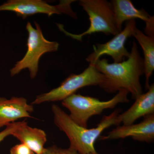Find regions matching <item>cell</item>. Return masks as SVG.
Returning a JSON list of instances; mask_svg holds the SVG:
<instances>
[{"mask_svg": "<svg viewBox=\"0 0 154 154\" xmlns=\"http://www.w3.org/2000/svg\"><path fill=\"white\" fill-rule=\"evenodd\" d=\"M33 110V105L28 104L23 97H0V128L20 119L31 117Z\"/></svg>", "mask_w": 154, "mask_h": 154, "instance_id": "obj_11", "label": "cell"}, {"mask_svg": "<svg viewBox=\"0 0 154 154\" xmlns=\"http://www.w3.org/2000/svg\"><path fill=\"white\" fill-rule=\"evenodd\" d=\"M132 137L134 140L150 143L154 140V114L146 116L143 120L136 124L119 125L107 133L105 136H100L101 140H116Z\"/></svg>", "mask_w": 154, "mask_h": 154, "instance_id": "obj_10", "label": "cell"}, {"mask_svg": "<svg viewBox=\"0 0 154 154\" xmlns=\"http://www.w3.org/2000/svg\"><path fill=\"white\" fill-rule=\"evenodd\" d=\"M52 111L56 125L68 137L70 148L79 154H97L95 143L105 130L112 125H120L118 115L121 110L116 109L110 115L104 116L96 127L88 128L75 123L57 105H52Z\"/></svg>", "mask_w": 154, "mask_h": 154, "instance_id": "obj_2", "label": "cell"}, {"mask_svg": "<svg viewBox=\"0 0 154 154\" xmlns=\"http://www.w3.org/2000/svg\"><path fill=\"white\" fill-rule=\"evenodd\" d=\"M42 154H79L74 150L69 148L63 149L56 146H52L45 148Z\"/></svg>", "mask_w": 154, "mask_h": 154, "instance_id": "obj_15", "label": "cell"}, {"mask_svg": "<svg viewBox=\"0 0 154 154\" xmlns=\"http://www.w3.org/2000/svg\"><path fill=\"white\" fill-rule=\"evenodd\" d=\"M12 135L17 138L21 143L28 147L36 154H42L45 148L47 136L44 131L29 126L25 121L17 128Z\"/></svg>", "mask_w": 154, "mask_h": 154, "instance_id": "obj_13", "label": "cell"}, {"mask_svg": "<svg viewBox=\"0 0 154 154\" xmlns=\"http://www.w3.org/2000/svg\"><path fill=\"white\" fill-rule=\"evenodd\" d=\"M147 91L135 99V102L129 109L118 115L119 124H133L140 117L154 114V84L150 85Z\"/></svg>", "mask_w": 154, "mask_h": 154, "instance_id": "obj_12", "label": "cell"}, {"mask_svg": "<svg viewBox=\"0 0 154 154\" xmlns=\"http://www.w3.org/2000/svg\"></svg>", "mask_w": 154, "mask_h": 154, "instance_id": "obj_18", "label": "cell"}, {"mask_svg": "<svg viewBox=\"0 0 154 154\" xmlns=\"http://www.w3.org/2000/svg\"><path fill=\"white\" fill-rule=\"evenodd\" d=\"M130 53L129 57L122 62L110 63L106 59L100 58L93 64L105 78L100 87L104 91L114 93L125 90L135 99L143 94L140 78L144 74L143 59L134 41Z\"/></svg>", "mask_w": 154, "mask_h": 154, "instance_id": "obj_1", "label": "cell"}, {"mask_svg": "<svg viewBox=\"0 0 154 154\" xmlns=\"http://www.w3.org/2000/svg\"><path fill=\"white\" fill-rule=\"evenodd\" d=\"M10 154H35L24 144H19L13 146L10 150Z\"/></svg>", "mask_w": 154, "mask_h": 154, "instance_id": "obj_17", "label": "cell"}, {"mask_svg": "<svg viewBox=\"0 0 154 154\" xmlns=\"http://www.w3.org/2000/svg\"><path fill=\"white\" fill-rule=\"evenodd\" d=\"M110 3L113 9L115 24L119 31L122 30V24L125 21L140 19L146 24L145 34L154 37L153 16L149 15L143 9L136 8L130 0H113Z\"/></svg>", "mask_w": 154, "mask_h": 154, "instance_id": "obj_9", "label": "cell"}, {"mask_svg": "<svg viewBox=\"0 0 154 154\" xmlns=\"http://www.w3.org/2000/svg\"><path fill=\"white\" fill-rule=\"evenodd\" d=\"M22 122V121L14 122L6 125L5 129L0 132V143L4 140L7 137L12 135L13 133L21 125Z\"/></svg>", "mask_w": 154, "mask_h": 154, "instance_id": "obj_16", "label": "cell"}, {"mask_svg": "<svg viewBox=\"0 0 154 154\" xmlns=\"http://www.w3.org/2000/svg\"><path fill=\"white\" fill-rule=\"evenodd\" d=\"M137 28L135 19L128 21L123 30L106 43H97L93 46L94 51L86 58V60L91 64L94 63L103 55L110 56L114 63H119L128 58L130 53L125 47L127 38L133 36Z\"/></svg>", "mask_w": 154, "mask_h": 154, "instance_id": "obj_8", "label": "cell"}, {"mask_svg": "<svg viewBox=\"0 0 154 154\" xmlns=\"http://www.w3.org/2000/svg\"><path fill=\"white\" fill-rule=\"evenodd\" d=\"M125 90L118 91L115 96L106 101L97 98L74 94L62 101V105L70 111V118L80 126L88 128L89 119L94 116L99 115L104 110L113 109L118 104L129 102Z\"/></svg>", "mask_w": 154, "mask_h": 154, "instance_id": "obj_3", "label": "cell"}, {"mask_svg": "<svg viewBox=\"0 0 154 154\" xmlns=\"http://www.w3.org/2000/svg\"><path fill=\"white\" fill-rule=\"evenodd\" d=\"M36 28L28 22L26 28L28 32L27 52L21 60L17 62L10 72L11 76L19 74L22 70L28 69L30 77L34 79L38 71L40 58L44 54L58 50L59 44L56 42L50 41L45 38L40 26L34 22Z\"/></svg>", "mask_w": 154, "mask_h": 154, "instance_id": "obj_5", "label": "cell"}, {"mask_svg": "<svg viewBox=\"0 0 154 154\" xmlns=\"http://www.w3.org/2000/svg\"><path fill=\"white\" fill-rule=\"evenodd\" d=\"M75 1L62 0L58 5H51L42 0H9L0 5V11L15 12L17 16L23 19L38 14H46L48 17L55 14H65L76 19V14L71 6Z\"/></svg>", "mask_w": 154, "mask_h": 154, "instance_id": "obj_7", "label": "cell"}, {"mask_svg": "<svg viewBox=\"0 0 154 154\" xmlns=\"http://www.w3.org/2000/svg\"><path fill=\"white\" fill-rule=\"evenodd\" d=\"M79 5L89 16L90 26L83 33L75 34L66 31L61 24H57L59 29L66 36L82 41L84 36L93 33L102 32L115 36L121 32L116 25L110 2L106 0H81Z\"/></svg>", "mask_w": 154, "mask_h": 154, "instance_id": "obj_4", "label": "cell"}, {"mask_svg": "<svg viewBox=\"0 0 154 154\" xmlns=\"http://www.w3.org/2000/svg\"><path fill=\"white\" fill-rule=\"evenodd\" d=\"M105 81L104 75L96 68L94 64L89 66L81 73L70 75L60 85L48 93L40 94L31 105H38L45 102L62 101L75 94L79 89L91 86L100 87Z\"/></svg>", "mask_w": 154, "mask_h": 154, "instance_id": "obj_6", "label": "cell"}, {"mask_svg": "<svg viewBox=\"0 0 154 154\" xmlns=\"http://www.w3.org/2000/svg\"><path fill=\"white\" fill-rule=\"evenodd\" d=\"M133 36L137 40L143 51L146 77L145 88L146 90H148L150 86V78L154 70V37L147 36L137 28L135 29Z\"/></svg>", "mask_w": 154, "mask_h": 154, "instance_id": "obj_14", "label": "cell"}]
</instances>
